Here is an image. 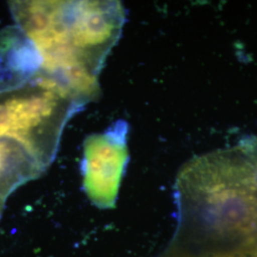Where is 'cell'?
<instances>
[{
	"instance_id": "1",
	"label": "cell",
	"mask_w": 257,
	"mask_h": 257,
	"mask_svg": "<svg viewBox=\"0 0 257 257\" xmlns=\"http://www.w3.org/2000/svg\"><path fill=\"white\" fill-rule=\"evenodd\" d=\"M16 25L42 58L41 74L81 106L100 92L98 76L125 22L119 1H10Z\"/></svg>"
},
{
	"instance_id": "2",
	"label": "cell",
	"mask_w": 257,
	"mask_h": 257,
	"mask_svg": "<svg viewBox=\"0 0 257 257\" xmlns=\"http://www.w3.org/2000/svg\"><path fill=\"white\" fill-rule=\"evenodd\" d=\"M82 108L59 85L40 74L26 85L0 92V138L21 142L48 169L65 126Z\"/></svg>"
},
{
	"instance_id": "3",
	"label": "cell",
	"mask_w": 257,
	"mask_h": 257,
	"mask_svg": "<svg viewBox=\"0 0 257 257\" xmlns=\"http://www.w3.org/2000/svg\"><path fill=\"white\" fill-rule=\"evenodd\" d=\"M128 124L118 120L83 143V190L102 210L112 209L128 161Z\"/></svg>"
},
{
	"instance_id": "4",
	"label": "cell",
	"mask_w": 257,
	"mask_h": 257,
	"mask_svg": "<svg viewBox=\"0 0 257 257\" xmlns=\"http://www.w3.org/2000/svg\"><path fill=\"white\" fill-rule=\"evenodd\" d=\"M159 257H257V233L176 221L174 237Z\"/></svg>"
},
{
	"instance_id": "5",
	"label": "cell",
	"mask_w": 257,
	"mask_h": 257,
	"mask_svg": "<svg viewBox=\"0 0 257 257\" xmlns=\"http://www.w3.org/2000/svg\"><path fill=\"white\" fill-rule=\"evenodd\" d=\"M42 64L37 48L17 25L0 30V92L32 82Z\"/></svg>"
},
{
	"instance_id": "6",
	"label": "cell",
	"mask_w": 257,
	"mask_h": 257,
	"mask_svg": "<svg viewBox=\"0 0 257 257\" xmlns=\"http://www.w3.org/2000/svg\"><path fill=\"white\" fill-rule=\"evenodd\" d=\"M7 199H8V198H7L6 196H4L3 194L0 193V217H1V214H2V212H3V209H4V207H5V204H6Z\"/></svg>"
}]
</instances>
